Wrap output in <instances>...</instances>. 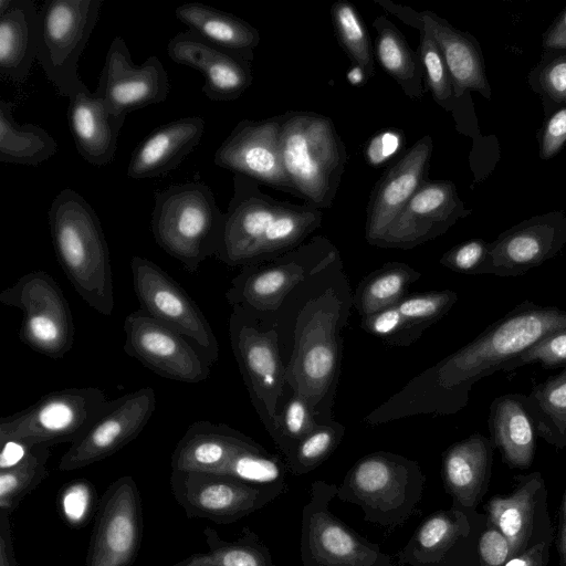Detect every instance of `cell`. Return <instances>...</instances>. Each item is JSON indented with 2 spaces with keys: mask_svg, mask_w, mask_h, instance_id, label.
I'll return each mask as SVG.
<instances>
[{
  "mask_svg": "<svg viewBox=\"0 0 566 566\" xmlns=\"http://www.w3.org/2000/svg\"><path fill=\"white\" fill-rule=\"evenodd\" d=\"M13 104L0 101V161L36 166L57 150L55 139L41 126L21 125L13 118Z\"/></svg>",
  "mask_w": 566,
  "mask_h": 566,
  "instance_id": "cell-36",
  "label": "cell"
},
{
  "mask_svg": "<svg viewBox=\"0 0 566 566\" xmlns=\"http://www.w3.org/2000/svg\"><path fill=\"white\" fill-rule=\"evenodd\" d=\"M240 431L208 420L191 423L171 454V470L220 473L239 453L258 447Z\"/></svg>",
  "mask_w": 566,
  "mask_h": 566,
  "instance_id": "cell-26",
  "label": "cell"
},
{
  "mask_svg": "<svg viewBox=\"0 0 566 566\" xmlns=\"http://www.w3.org/2000/svg\"><path fill=\"white\" fill-rule=\"evenodd\" d=\"M465 512L451 507L428 515L397 553L398 563L410 566H448L449 554L470 533Z\"/></svg>",
  "mask_w": 566,
  "mask_h": 566,
  "instance_id": "cell-33",
  "label": "cell"
},
{
  "mask_svg": "<svg viewBox=\"0 0 566 566\" xmlns=\"http://www.w3.org/2000/svg\"><path fill=\"white\" fill-rule=\"evenodd\" d=\"M451 180H427L391 222L377 247L410 249L446 233L471 213Z\"/></svg>",
  "mask_w": 566,
  "mask_h": 566,
  "instance_id": "cell-22",
  "label": "cell"
},
{
  "mask_svg": "<svg viewBox=\"0 0 566 566\" xmlns=\"http://www.w3.org/2000/svg\"><path fill=\"white\" fill-rule=\"evenodd\" d=\"M205 134L200 116H187L153 129L134 149L126 175L149 179L166 175L197 147Z\"/></svg>",
  "mask_w": 566,
  "mask_h": 566,
  "instance_id": "cell-25",
  "label": "cell"
},
{
  "mask_svg": "<svg viewBox=\"0 0 566 566\" xmlns=\"http://www.w3.org/2000/svg\"><path fill=\"white\" fill-rule=\"evenodd\" d=\"M318 423L306 399L293 392L280 412V427L274 442L287 457Z\"/></svg>",
  "mask_w": 566,
  "mask_h": 566,
  "instance_id": "cell-46",
  "label": "cell"
},
{
  "mask_svg": "<svg viewBox=\"0 0 566 566\" xmlns=\"http://www.w3.org/2000/svg\"><path fill=\"white\" fill-rule=\"evenodd\" d=\"M375 3L384 8L390 14L396 15L399 20H401L407 25L417 29L419 32L423 28V22L421 19V12L416 11L410 7L400 6L394 3L390 0H374Z\"/></svg>",
  "mask_w": 566,
  "mask_h": 566,
  "instance_id": "cell-56",
  "label": "cell"
},
{
  "mask_svg": "<svg viewBox=\"0 0 566 566\" xmlns=\"http://www.w3.org/2000/svg\"><path fill=\"white\" fill-rule=\"evenodd\" d=\"M566 144V105L552 113L538 135L539 156L547 160L554 157Z\"/></svg>",
  "mask_w": 566,
  "mask_h": 566,
  "instance_id": "cell-53",
  "label": "cell"
},
{
  "mask_svg": "<svg viewBox=\"0 0 566 566\" xmlns=\"http://www.w3.org/2000/svg\"><path fill=\"white\" fill-rule=\"evenodd\" d=\"M229 335L252 403L274 440L280 427L277 405L286 382L277 331L271 319L233 306Z\"/></svg>",
  "mask_w": 566,
  "mask_h": 566,
  "instance_id": "cell-9",
  "label": "cell"
},
{
  "mask_svg": "<svg viewBox=\"0 0 566 566\" xmlns=\"http://www.w3.org/2000/svg\"><path fill=\"white\" fill-rule=\"evenodd\" d=\"M547 546L545 542H541L522 554L510 558L505 566H546Z\"/></svg>",
  "mask_w": 566,
  "mask_h": 566,
  "instance_id": "cell-58",
  "label": "cell"
},
{
  "mask_svg": "<svg viewBox=\"0 0 566 566\" xmlns=\"http://www.w3.org/2000/svg\"><path fill=\"white\" fill-rule=\"evenodd\" d=\"M143 534L139 491L132 476L114 481L97 503L86 566H130Z\"/></svg>",
  "mask_w": 566,
  "mask_h": 566,
  "instance_id": "cell-17",
  "label": "cell"
},
{
  "mask_svg": "<svg viewBox=\"0 0 566 566\" xmlns=\"http://www.w3.org/2000/svg\"><path fill=\"white\" fill-rule=\"evenodd\" d=\"M361 326L368 333L392 345H408L415 340L396 305L364 316L361 318Z\"/></svg>",
  "mask_w": 566,
  "mask_h": 566,
  "instance_id": "cell-50",
  "label": "cell"
},
{
  "mask_svg": "<svg viewBox=\"0 0 566 566\" xmlns=\"http://www.w3.org/2000/svg\"><path fill=\"white\" fill-rule=\"evenodd\" d=\"M528 364H541L545 369L566 367V328L555 331L509 361L504 371Z\"/></svg>",
  "mask_w": 566,
  "mask_h": 566,
  "instance_id": "cell-49",
  "label": "cell"
},
{
  "mask_svg": "<svg viewBox=\"0 0 566 566\" xmlns=\"http://www.w3.org/2000/svg\"><path fill=\"white\" fill-rule=\"evenodd\" d=\"M489 247L490 243L482 239L464 241L447 251L440 264L459 273L482 274L489 258Z\"/></svg>",
  "mask_w": 566,
  "mask_h": 566,
  "instance_id": "cell-51",
  "label": "cell"
},
{
  "mask_svg": "<svg viewBox=\"0 0 566 566\" xmlns=\"http://www.w3.org/2000/svg\"><path fill=\"white\" fill-rule=\"evenodd\" d=\"M285 473L283 461L259 444L235 455L218 474L254 485L275 486L286 485Z\"/></svg>",
  "mask_w": 566,
  "mask_h": 566,
  "instance_id": "cell-42",
  "label": "cell"
},
{
  "mask_svg": "<svg viewBox=\"0 0 566 566\" xmlns=\"http://www.w3.org/2000/svg\"><path fill=\"white\" fill-rule=\"evenodd\" d=\"M510 546L500 531L489 527L479 539V566H505Z\"/></svg>",
  "mask_w": 566,
  "mask_h": 566,
  "instance_id": "cell-54",
  "label": "cell"
},
{
  "mask_svg": "<svg viewBox=\"0 0 566 566\" xmlns=\"http://www.w3.org/2000/svg\"><path fill=\"white\" fill-rule=\"evenodd\" d=\"M420 273L401 262H389L374 271L357 286L353 302L361 317L396 305Z\"/></svg>",
  "mask_w": 566,
  "mask_h": 566,
  "instance_id": "cell-38",
  "label": "cell"
},
{
  "mask_svg": "<svg viewBox=\"0 0 566 566\" xmlns=\"http://www.w3.org/2000/svg\"><path fill=\"white\" fill-rule=\"evenodd\" d=\"M537 436L557 449L566 447V367L534 385L526 395Z\"/></svg>",
  "mask_w": 566,
  "mask_h": 566,
  "instance_id": "cell-37",
  "label": "cell"
},
{
  "mask_svg": "<svg viewBox=\"0 0 566 566\" xmlns=\"http://www.w3.org/2000/svg\"><path fill=\"white\" fill-rule=\"evenodd\" d=\"M172 566H191L190 557L184 558L182 560L176 563Z\"/></svg>",
  "mask_w": 566,
  "mask_h": 566,
  "instance_id": "cell-61",
  "label": "cell"
},
{
  "mask_svg": "<svg viewBox=\"0 0 566 566\" xmlns=\"http://www.w3.org/2000/svg\"><path fill=\"white\" fill-rule=\"evenodd\" d=\"M432 150V137L422 136L377 181L366 210L365 238L369 244H379L394 219L428 180Z\"/></svg>",
  "mask_w": 566,
  "mask_h": 566,
  "instance_id": "cell-23",
  "label": "cell"
},
{
  "mask_svg": "<svg viewBox=\"0 0 566 566\" xmlns=\"http://www.w3.org/2000/svg\"><path fill=\"white\" fill-rule=\"evenodd\" d=\"M167 53L175 63L202 74V92L211 101H234L252 84V62L208 43L189 30L168 41Z\"/></svg>",
  "mask_w": 566,
  "mask_h": 566,
  "instance_id": "cell-24",
  "label": "cell"
},
{
  "mask_svg": "<svg viewBox=\"0 0 566 566\" xmlns=\"http://www.w3.org/2000/svg\"><path fill=\"white\" fill-rule=\"evenodd\" d=\"M49 444H36L13 465L0 470V513L10 515L48 476Z\"/></svg>",
  "mask_w": 566,
  "mask_h": 566,
  "instance_id": "cell-40",
  "label": "cell"
},
{
  "mask_svg": "<svg viewBox=\"0 0 566 566\" xmlns=\"http://www.w3.org/2000/svg\"><path fill=\"white\" fill-rule=\"evenodd\" d=\"M155 406L150 386L111 400L108 409L61 457L59 470L82 469L119 451L144 430Z\"/></svg>",
  "mask_w": 566,
  "mask_h": 566,
  "instance_id": "cell-18",
  "label": "cell"
},
{
  "mask_svg": "<svg viewBox=\"0 0 566 566\" xmlns=\"http://www.w3.org/2000/svg\"><path fill=\"white\" fill-rule=\"evenodd\" d=\"M343 433L344 427L334 421L318 423L286 457L287 469L295 475L313 471L336 449Z\"/></svg>",
  "mask_w": 566,
  "mask_h": 566,
  "instance_id": "cell-43",
  "label": "cell"
},
{
  "mask_svg": "<svg viewBox=\"0 0 566 566\" xmlns=\"http://www.w3.org/2000/svg\"><path fill=\"white\" fill-rule=\"evenodd\" d=\"M307 296L293 331L286 382L308 402L315 415L333 399L340 359V332L350 295L340 258L305 281ZM326 403V402H325Z\"/></svg>",
  "mask_w": 566,
  "mask_h": 566,
  "instance_id": "cell-2",
  "label": "cell"
},
{
  "mask_svg": "<svg viewBox=\"0 0 566 566\" xmlns=\"http://www.w3.org/2000/svg\"><path fill=\"white\" fill-rule=\"evenodd\" d=\"M557 551L559 554V566H566V490L563 495L557 536Z\"/></svg>",
  "mask_w": 566,
  "mask_h": 566,
  "instance_id": "cell-59",
  "label": "cell"
},
{
  "mask_svg": "<svg viewBox=\"0 0 566 566\" xmlns=\"http://www.w3.org/2000/svg\"><path fill=\"white\" fill-rule=\"evenodd\" d=\"M150 218L156 243L195 272L208 258L219 254L224 212L211 188L202 181L170 185L157 190Z\"/></svg>",
  "mask_w": 566,
  "mask_h": 566,
  "instance_id": "cell-6",
  "label": "cell"
},
{
  "mask_svg": "<svg viewBox=\"0 0 566 566\" xmlns=\"http://www.w3.org/2000/svg\"><path fill=\"white\" fill-rule=\"evenodd\" d=\"M376 31L374 54L381 69L413 99L426 91L424 71L417 51L408 44L399 29L385 15L374 19Z\"/></svg>",
  "mask_w": 566,
  "mask_h": 566,
  "instance_id": "cell-35",
  "label": "cell"
},
{
  "mask_svg": "<svg viewBox=\"0 0 566 566\" xmlns=\"http://www.w3.org/2000/svg\"><path fill=\"white\" fill-rule=\"evenodd\" d=\"M332 22L339 45L367 77L375 73V54L366 29L356 8L347 0H337L331 7Z\"/></svg>",
  "mask_w": 566,
  "mask_h": 566,
  "instance_id": "cell-41",
  "label": "cell"
},
{
  "mask_svg": "<svg viewBox=\"0 0 566 566\" xmlns=\"http://www.w3.org/2000/svg\"><path fill=\"white\" fill-rule=\"evenodd\" d=\"M322 221V209L276 200L255 180L234 174L217 259L242 268L273 259L304 243Z\"/></svg>",
  "mask_w": 566,
  "mask_h": 566,
  "instance_id": "cell-3",
  "label": "cell"
},
{
  "mask_svg": "<svg viewBox=\"0 0 566 566\" xmlns=\"http://www.w3.org/2000/svg\"><path fill=\"white\" fill-rule=\"evenodd\" d=\"M0 302L22 311L18 336L32 350L60 359L72 349L75 328L70 304L49 273L22 275L0 293Z\"/></svg>",
  "mask_w": 566,
  "mask_h": 566,
  "instance_id": "cell-13",
  "label": "cell"
},
{
  "mask_svg": "<svg viewBox=\"0 0 566 566\" xmlns=\"http://www.w3.org/2000/svg\"><path fill=\"white\" fill-rule=\"evenodd\" d=\"M420 34L421 41L417 52L424 71L426 88L439 106L455 114L459 101L454 95L451 76L441 51L426 30L422 29Z\"/></svg>",
  "mask_w": 566,
  "mask_h": 566,
  "instance_id": "cell-44",
  "label": "cell"
},
{
  "mask_svg": "<svg viewBox=\"0 0 566 566\" xmlns=\"http://www.w3.org/2000/svg\"><path fill=\"white\" fill-rule=\"evenodd\" d=\"M490 440L510 468H528L534 459L536 428L524 394H505L490 406Z\"/></svg>",
  "mask_w": 566,
  "mask_h": 566,
  "instance_id": "cell-32",
  "label": "cell"
},
{
  "mask_svg": "<svg viewBox=\"0 0 566 566\" xmlns=\"http://www.w3.org/2000/svg\"><path fill=\"white\" fill-rule=\"evenodd\" d=\"M424 482L417 461L378 451L363 457L348 470L336 497L358 505L366 522L395 528L412 516Z\"/></svg>",
  "mask_w": 566,
  "mask_h": 566,
  "instance_id": "cell-7",
  "label": "cell"
},
{
  "mask_svg": "<svg viewBox=\"0 0 566 566\" xmlns=\"http://www.w3.org/2000/svg\"><path fill=\"white\" fill-rule=\"evenodd\" d=\"M203 535L208 552L189 556L191 566H274L270 549L248 527L230 542L209 526L203 530Z\"/></svg>",
  "mask_w": 566,
  "mask_h": 566,
  "instance_id": "cell-39",
  "label": "cell"
},
{
  "mask_svg": "<svg viewBox=\"0 0 566 566\" xmlns=\"http://www.w3.org/2000/svg\"><path fill=\"white\" fill-rule=\"evenodd\" d=\"M338 258V250L326 237H313L281 255L243 266L226 298L232 307L270 319L298 285Z\"/></svg>",
  "mask_w": 566,
  "mask_h": 566,
  "instance_id": "cell-8",
  "label": "cell"
},
{
  "mask_svg": "<svg viewBox=\"0 0 566 566\" xmlns=\"http://www.w3.org/2000/svg\"><path fill=\"white\" fill-rule=\"evenodd\" d=\"M169 87L167 71L156 55L136 65L125 40L115 36L94 93L114 114L126 116L129 112L164 102Z\"/></svg>",
  "mask_w": 566,
  "mask_h": 566,
  "instance_id": "cell-20",
  "label": "cell"
},
{
  "mask_svg": "<svg viewBox=\"0 0 566 566\" xmlns=\"http://www.w3.org/2000/svg\"><path fill=\"white\" fill-rule=\"evenodd\" d=\"M530 84L548 105H566V52L545 54L530 73Z\"/></svg>",
  "mask_w": 566,
  "mask_h": 566,
  "instance_id": "cell-47",
  "label": "cell"
},
{
  "mask_svg": "<svg viewBox=\"0 0 566 566\" xmlns=\"http://www.w3.org/2000/svg\"><path fill=\"white\" fill-rule=\"evenodd\" d=\"M170 489L190 518L231 524L266 506L287 485H254L224 474L171 470Z\"/></svg>",
  "mask_w": 566,
  "mask_h": 566,
  "instance_id": "cell-15",
  "label": "cell"
},
{
  "mask_svg": "<svg viewBox=\"0 0 566 566\" xmlns=\"http://www.w3.org/2000/svg\"><path fill=\"white\" fill-rule=\"evenodd\" d=\"M129 264L140 310L191 340L213 364L219 357L218 340L197 303L151 260L134 256Z\"/></svg>",
  "mask_w": 566,
  "mask_h": 566,
  "instance_id": "cell-14",
  "label": "cell"
},
{
  "mask_svg": "<svg viewBox=\"0 0 566 566\" xmlns=\"http://www.w3.org/2000/svg\"><path fill=\"white\" fill-rule=\"evenodd\" d=\"M543 46L548 52L566 51V8L545 32Z\"/></svg>",
  "mask_w": 566,
  "mask_h": 566,
  "instance_id": "cell-55",
  "label": "cell"
},
{
  "mask_svg": "<svg viewBox=\"0 0 566 566\" xmlns=\"http://www.w3.org/2000/svg\"><path fill=\"white\" fill-rule=\"evenodd\" d=\"M517 479L520 483L512 494L494 496L486 505L489 525L506 538L510 558L534 546L532 541L538 523L539 500L545 491L539 472Z\"/></svg>",
  "mask_w": 566,
  "mask_h": 566,
  "instance_id": "cell-30",
  "label": "cell"
},
{
  "mask_svg": "<svg viewBox=\"0 0 566 566\" xmlns=\"http://www.w3.org/2000/svg\"><path fill=\"white\" fill-rule=\"evenodd\" d=\"M38 13L33 0H0V74L12 82L28 77L38 45Z\"/></svg>",
  "mask_w": 566,
  "mask_h": 566,
  "instance_id": "cell-31",
  "label": "cell"
},
{
  "mask_svg": "<svg viewBox=\"0 0 566 566\" xmlns=\"http://www.w3.org/2000/svg\"><path fill=\"white\" fill-rule=\"evenodd\" d=\"M347 78L350 83L358 85L368 77L360 67L354 66L353 69L348 70Z\"/></svg>",
  "mask_w": 566,
  "mask_h": 566,
  "instance_id": "cell-60",
  "label": "cell"
},
{
  "mask_svg": "<svg viewBox=\"0 0 566 566\" xmlns=\"http://www.w3.org/2000/svg\"><path fill=\"white\" fill-rule=\"evenodd\" d=\"M123 328L124 352L158 376L198 384L210 375L212 364L198 346L140 308L125 317Z\"/></svg>",
  "mask_w": 566,
  "mask_h": 566,
  "instance_id": "cell-16",
  "label": "cell"
},
{
  "mask_svg": "<svg viewBox=\"0 0 566 566\" xmlns=\"http://www.w3.org/2000/svg\"><path fill=\"white\" fill-rule=\"evenodd\" d=\"M102 4L103 0H46L39 9L36 61L62 96L88 90L78 75V62Z\"/></svg>",
  "mask_w": 566,
  "mask_h": 566,
  "instance_id": "cell-11",
  "label": "cell"
},
{
  "mask_svg": "<svg viewBox=\"0 0 566 566\" xmlns=\"http://www.w3.org/2000/svg\"><path fill=\"white\" fill-rule=\"evenodd\" d=\"M458 301V294L451 290L432 291L402 297L397 308L416 339L423 328L444 316Z\"/></svg>",
  "mask_w": 566,
  "mask_h": 566,
  "instance_id": "cell-45",
  "label": "cell"
},
{
  "mask_svg": "<svg viewBox=\"0 0 566 566\" xmlns=\"http://www.w3.org/2000/svg\"><path fill=\"white\" fill-rule=\"evenodd\" d=\"M95 489L87 480L65 484L59 493L57 507L63 521L74 528L84 527L94 513Z\"/></svg>",
  "mask_w": 566,
  "mask_h": 566,
  "instance_id": "cell-48",
  "label": "cell"
},
{
  "mask_svg": "<svg viewBox=\"0 0 566 566\" xmlns=\"http://www.w3.org/2000/svg\"><path fill=\"white\" fill-rule=\"evenodd\" d=\"M0 566H19L13 553L10 515L2 513H0Z\"/></svg>",
  "mask_w": 566,
  "mask_h": 566,
  "instance_id": "cell-57",
  "label": "cell"
},
{
  "mask_svg": "<svg viewBox=\"0 0 566 566\" xmlns=\"http://www.w3.org/2000/svg\"><path fill=\"white\" fill-rule=\"evenodd\" d=\"M566 244V212L552 211L518 222L489 247L482 274L520 276L556 256Z\"/></svg>",
  "mask_w": 566,
  "mask_h": 566,
  "instance_id": "cell-21",
  "label": "cell"
},
{
  "mask_svg": "<svg viewBox=\"0 0 566 566\" xmlns=\"http://www.w3.org/2000/svg\"><path fill=\"white\" fill-rule=\"evenodd\" d=\"M175 15L189 28V31L208 43L250 62L253 61L261 35L243 19L199 2L177 7Z\"/></svg>",
  "mask_w": 566,
  "mask_h": 566,
  "instance_id": "cell-34",
  "label": "cell"
},
{
  "mask_svg": "<svg viewBox=\"0 0 566 566\" xmlns=\"http://www.w3.org/2000/svg\"><path fill=\"white\" fill-rule=\"evenodd\" d=\"M493 448L490 438L473 433L444 451L442 480L453 507L465 512L479 503L489 481Z\"/></svg>",
  "mask_w": 566,
  "mask_h": 566,
  "instance_id": "cell-29",
  "label": "cell"
},
{
  "mask_svg": "<svg viewBox=\"0 0 566 566\" xmlns=\"http://www.w3.org/2000/svg\"><path fill=\"white\" fill-rule=\"evenodd\" d=\"M562 328H566V311L523 301L472 342L413 378L366 421L376 424L417 413H457L468 405L478 380L503 370L509 361Z\"/></svg>",
  "mask_w": 566,
  "mask_h": 566,
  "instance_id": "cell-1",
  "label": "cell"
},
{
  "mask_svg": "<svg viewBox=\"0 0 566 566\" xmlns=\"http://www.w3.org/2000/svg\"><path fill=\"white\" fill-rule=\"evenodd\" d=\"M405 133L398 128L377 132L364 146V157L370 166H380L392 158L403 146Z\"/></svg>",
  "mask_w": 566,
  "mask_h": 566,
  "instance_id": "cell-52",
  "label": "cell"
},
{
  "mask_svg": "<svg viewBox=\"0 0 566 566\" xmlns=\"http://www.w3.org/2000/svg\"><path fill=\"white\" fill-rule=\"evenodd\" d=\"M338 486L314 481L301 518L303 566H395L394 557L348 527L329 510Z\"/></svg>",
  "mask_w": 566,
  "mask_h": 566,
  "instance_id": "cell-12",
  "label": "cell"
},
{
  "mask_svg": "<svg viewBox=\"0 0 566 566\" xmlns=\"http://www.w3.org/2000/svg\"><path fill=\"white\" fill-rule=\"evenodd\" d=\"M126 116L116 115L88 90L69 98L67 123L80 156L93 166L114 160Z\"/></svg>",
  "mask_w": 566,
  "mask_h": 566,
  "instance_id": "cell-27",
  "label": "cell"
},
{
  "mask_svg": "<svg viewBox=\"0 0 566 566\" xmlns=\"http://www.w3.org/2000/svg\"><path fill=\"white\" fill-rule=\"evenodd\" d=\"M282 123L283 114L261 120H240L217 148L214 164L296 196L281 155Z\"/></svg>",
  "mask_w": 566,
  "mask_h": 566,
  "instance_id": "cell-19",
  "label": "cell"
},
{
  "mask_svg": "<svg viewBox=\"0 0 566 566\" xmlns=\"http://www.w3.org/2000/svg\"><path fill=\"white\" fill-rule=\"evenodd\" d=\"M48 218L55 255L67 280L88 306L111 315L113 274L96 211L81 193L65 188L53 199Z\"/></svg>",
  "mask_w": 566,
  "mask_h": 566,
  "instance_id": "cell-4",
  "label": "cell"
},
{
  "mask_svg": "<svg viewBox=\"0 0 566 566\" xmlns=\"http://www.w3.org/2000/svg\"><path fill=\"white\" fill-rule=\"evenodd\" d=\"M281 155L296 197L319 209L331 208L348 160L333 120L322 114H283Z\"/></svg>",
  "mask_w": 566,
  "mask_h": 566,
  "instance_id": "cell-5",
  "label": "cell"
},
{
  "mask_svg": "<svg viewBox=\"0 0 566 566\" xmlns=\"http://www.w3.org/2000/svg\"><path fill=\"white\" fill-rule=\"evenodd\" d=\"M423 30L436 41L449 70L458 101L474 91L491 97V86L479 42L468 32L460 31L446 19L429 10L421 11Z\"/></svg>",
  "mask_w": 566,
  "mask_h": 566,
  "instance_id": "cell-28",
  "label": "cell"
},
{
  "mask_svg": "<svg viewBox=\"0 0 566 566\" xmlns=\"http://www.w3.org/2000/svg\"><path fill=\"white\" fill-rule=\"evenodd\" d=\"M111 400L97 387L51 391L30 407L0 420V443H73L108 409Z\"/></svg>",
  "mask_w": 566,
  "mask_h": 566,
  "instance_id": "cell-10",
  "label": "cell"
}]
</instances>
